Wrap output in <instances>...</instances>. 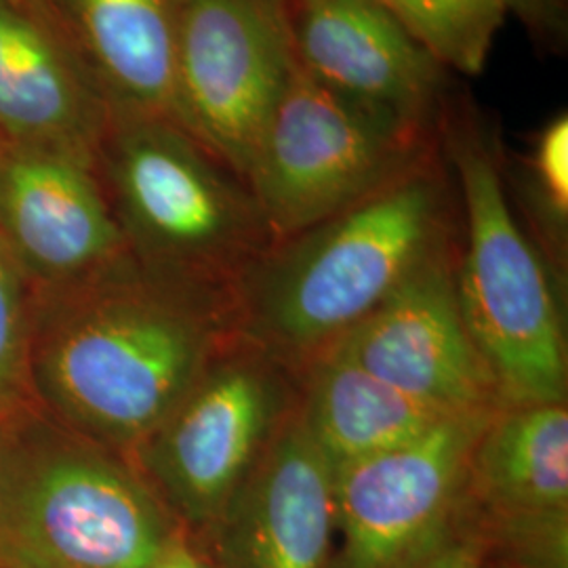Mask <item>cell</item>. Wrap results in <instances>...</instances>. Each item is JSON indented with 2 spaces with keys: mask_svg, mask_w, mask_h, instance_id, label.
I'll use <instances>...</instances> for the list:
<instances>
[{
  "mask_svg": "<svg viewBox=\"0 0 568 568\" xmlns=\"http://www.w3.org/2000/svg\"><path fill=\"white\" fill-rule=\"evenodd\" d=\"M236 333L230 288L129 253L30 300L28 389L47 417L131 457Z\"/></svg>",
  "mask_w": 568,
  "mask_h": 568,
  "instance_id": "6da1fadb",
  "label": "cell"
},
{
  "mask_svg": "<svg viewBox=\"0 0 568 568\" xmlns=\"http://www.w3.org/2000/svg\"><path fill=\"white\" fill-rule=\"evenodd\" d=\"M440 138V135H438ZM440 145L403 178L304 232L272 243L230 284L239 337L295 375L450 243Z\"/></svg>",
  "mask_w": 568,
  "mask_h": 568,
  "instance_id": "7a4b0ae2",
  "label": "cell"
},
{
  "mask_svg": "<svg viewBox=\"0 0 568 568\" xmlns=\"http://www.w3.org/2000/svg\"><path fill=\"white\" fill-rule=\"evenodd\" d=\"M183 539L126 455L34 405L0 422V568H154Z\"/></svg>",
  "mask_w": 568,
  "mask_h": 568,
  "instance_id": "3957f363",
  "label": "cell"
},
{
  "mask_svg": "<svg viewBox=\"0 0 568 568\" xmlns=\"http://www.w3.org/2000/svg\"><path fill=\"white\" fill-rule=\"evenodd\" d=\"M438 135L466 224V248L455 267L459 307L499 405H565L560 307L539 248L509 206L499 148L459 105L443 110Z\"/></svg>",
  "mask_w": 568,
  "mask_h": 568,
  "instance_id": "277c9868",
  "label": "cell"
},
{
  "mask_svg": "<svg viewBox=\"0 0 568 568\" xmlns=\"http://www.w3.org/2000/svg\"><path fill=\"white\" fill-rule=\"evenodd\" d=\"M95 164L129 255L225 286L272 244L248 185L178 122L114 114Z\"/></svg>",
  "mask_w": 568,
  "mask_h": 568,
  "instance_id": "5b68a950",
  "label": "cell"
},
{
  "mask_svg": "<svg viewBox=\"0 0 568 568\" xmlns=\"http://www.w3.org/2000/svg\"><path fill=\"white\" fill-rule=\"evenodd\" d=\"M438 145V129L394 121L295 65L244 182L278 243L363 203Z\"/></svg>",
  "mask_w": 568,
  "mask_h": 568,
  "instance_id": "8992f818",
  "label": "cell"
},
{
  "mask_svg": "<svg viewBox=\"0 0 568 568\" xmlns=\"http://www.w3.org/2000/svg\"><path fill=\"white\" fill-rule=\"evenodd\" d=\"M297 403V375L234 337L129 457L164 508L204 537L262 464Z\"/></svg>",
  "mask_w": 568,
  "mask_h": 568,
  "instance_id": "52a82bcc",
  "label": "cell"
},
{
  "mask_svg": "<svg viewBox=\"0 0 568 568\" xmlns=\"http://www.w3.org/2000/svg\"><path fill=\"white\" fill-rule=\"evenodd\" d=\"M293 70L284 0H180L178 124L241 180Z\"/></svg>",
  "mask_w": 568,
  "mask_h": 568,
  "instance_id": "ba28073f",
  "label": "cell"
},
{
  "mask_svg": "<svg viewBox=\"0 0 568 568\" xmlns=\"http://www.w3.org/2000/svg\"><path fill=\"white\" fill-rule=\"evenodd\" d=\"M497 408L453 415L419 438L333 469V568H398L466 504L471 450Z\"/></svg>",
  "mask_w": 568,
  "mask_h": 568,
  "instance_id": "9c48e42d",
  "label": "cell"
},
{
  "mask_svg": "<svg viewBox=\"0 0 568 568\" xmlns=\"http://www.w3.org/2000/svg\"><path fill=\"white\" fill-rule=\"evenodd\" d=\"M455 267L453 244H443L326 349L440 413L499 408L462 316Z\"/></svg>",
  "mask_w": 568,
  "mask_h": 568,
  "instance_id": "30bf717a",
  "label": "cell"
},
{
  "mask_svg": "<svg viewBox=\"0 0 568 568\" xmlns=\"http://www.w3.org/2000/svg\"><path fill=\"white\" fill-rule=\"evenodd\" d=\"M0 236L30 295L79 283L129 253L98 164L61 150L0 145Z\"/></svg>",
  "mask_w": 568,
  "mask_h": 568,
  "instance_id": "8fae6325",
  "label": "cell"
},
{
  "mask_svg": "<svg viewBox=\"0 0 568 568\" xmlns=\"http://www.w3.org/2000/svg\"><path fill=\"white\" fill-rule=\"evenodd\" d=\"M295 65L394 121L436 131L445 68L377 0H284Z\"/></svg>",
  "mask_w": 568,
  "mask_h": 568,
  "instance_id": "7c38bea8",
  "label": "cell"
},
{
  "mask_svg": "<svg viewBox=\"0 0 568 568\" xmlns=\"http://www.w3.org/2000/svg\"><path fill=\"white\" fill-rule=\"evenodd\" d=\"M112 108L42 0H0V145L98 161Z\"/></svg>",
  "mask_w": 568,
  "mask_h": 568,
  "instance_id": "4fadbf2b",
  "label": "cell"
},
{
  "mask_svg": "<svg viewBox=\"0 0 568 568\" xmlns=\"http://www.w3.org/2000/svg\"><path fill=\"white\" fill-rule=\"evenodd\" d=\"M203 539L217 568H333V467L307 438L295 408Z\"/></svg>",
  "mask_w": 568,
  "mask_h": 568,
  "instance_id": "5bb4252c",
  "label": "cell"
},
{
  "mask_svg": "<svg viewBox=\"0 0 568 568\" xmlns=\"http://www.w3.org/2000/svg\"><path fill=\"white\" fill-rule=\"evenodd\" d=\"M95 77L112 114L178 122L180 0H42Z\"/></svg>",
  "mask_w": 568,
  "mask_h": 568,
  "instance_id": "9a60e30c",
  "label": "cell"
},
{
  "mask_svg": "<svg viewBox=\"0 0 568 568\" xmlns=\"http://www.w3.org/2000/svg\"><path fill=\"white\" fill-rule=\"evenodd\" d=\"M295 415L333 469L406 445L453 417L387 386L333 349L297 373Z\"/></svg>",
  "mask_w": 568,
  "mask_h": 568,
  "instance_id": "2e32d148",
  "label": "cell"
},
{
  "mask_svg": "<svg viewBox=\"0 0 568 568\" xmlns=\"http://www.w3.org/2000/svg\"><path fill=\"white\" fill-rule=\"evenodd\" d=\"M467 499L483 516L568 509V408L499 406L467 471Z\"/></svg>",
  "mask_w": 568,
  "mask_h": 568,
  "instance_id": "e0dca14e",
  "label": "cell"
},
{
  "mask_svg": "<svg viewBox=\"0 0 568 568\" xmlns=\"http://www.w3.org/2000/svg\"><path fill=\"white\" fill-rule=\"evenodd\" d=\"M445 70H485L508 11L501 0H377Z\"/></svg>",
  "mask_w": 568,
  "mask_h": 568,
  "instance_id": "ac0fdd59",
  "label": "cell"
},
{
  "mask_svg": "<svg viewBox=\"0 0 568 568\" xmlns=\"http://www.w3.org/2000/svg\"><path fill=\"white\" fill-rule=\"evenodd\" d=\"M30 286L0 236V422L32 405L28 389Z\"/></svg>",
  "mask_w": 568,
  "mask_h": 568,
  "instance_id": "d6986e66",
  "label": "cell"
},
{
  "mask_svg": "<svg viewBox=\"0 0 568 568\" xmlns=\"http://www.w3.org/2000/svg\"><path fill=\"white\" fill-rule=\"evenodd\" d=\"M530 209L554 248L567 239L568 114H554L532 138L525 163Z\"/></svg>",
  "mask_w": 568,
  "mask_h": 568,
  "instance_id": "ffe728a7",
  "label": "cell"
},
{
  "mask_svg": "<svg viewBox=\"0 0 568 568\" xmlns=\"http://www.w3.org/2000/svg\"><path fill=\"white\" fill-rule=\"evenodd\" d=\"M478 520L488 554L497 560L525 568H568V509L478 514Z\"/></svg>",
  "mask_w": 568,
  "mask_h": 568,
  "instance_id": "44dd1931",
  "label": "cell"
},
{
  "mask_svg": "<svg viewBox=\"0 0 568 568\" xmlns=\"http://www.w3.org/2000/svg\"><path fill=\"white\" fill-rule=\"evenodd\" d=\"M488 546L478 514L466 497L447 528L398 568H483Z\"/></svg>",
  "mask_w": 568,
  "mask_h": 568,
  "instance_id": "7402d4cb",
  "label": "cell"
},
{
  "mask_svg": "<svg viewBox=\"0 0 568 568\" xmlns=\"http://www.w3.org/2000/svg\"><path fill=\"white\" fill-rule=\"evenodd\" d=\"M506 11L523 21L532 37L560 44L567 34V0H501Z\"/></svg>",
  "mask_w": 568,
  "mask_h": 568,
  "instance_id": "603a6c76",
  "label": "cell"
},
{
  "mask_svg": "<svg viewBox=\"0 0 568 568\" xmlns=\"http://www.w3.org/2000/svg\"><path fill=\"white\" fill-rule=\"evenodd\" d=\"M154 568H209L206 562L201 560L190 546L185 544V539L180 541L175 548L169 549L163 560Z\"/></svg>",
  "mask_w": 568,
  "mask_h": 568,
  "instance_id": "cb8c5ba5",
  "label": "cell"
},
{
  "mask_svg": "<svg viewBox=\"0 0 568 568\" xmlns=\"http://www.w3.org/2000/svg\"><path fill=\"white\" fill-rule=\"evenodd\" d=\"M483 568H525V567H518V565H511V562H504V560H493V558H488L487 554V560H485V567Z\"/></svg>",
  "mask_w": 568,
  "mask_h": 568,
  "instance_id": "d4e9b609",
  "label": "cell"
}]
</instances>
